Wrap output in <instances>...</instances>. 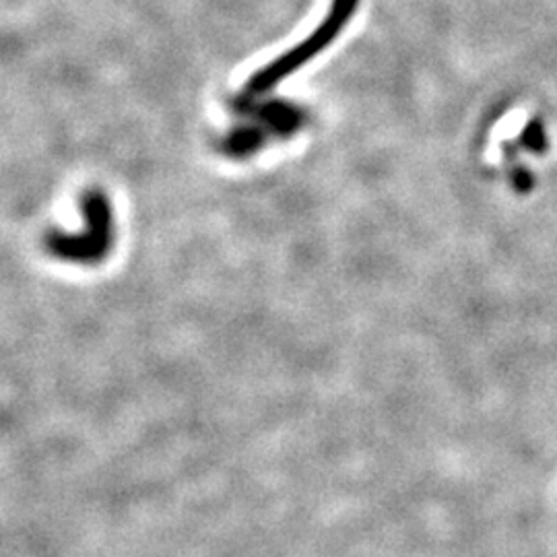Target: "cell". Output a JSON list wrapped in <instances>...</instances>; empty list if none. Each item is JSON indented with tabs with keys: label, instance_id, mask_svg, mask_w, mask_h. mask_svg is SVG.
<instances>
[{
	"label": "cell",
	"instance_id": "2",
	"mask_svg": "<svg viewBox=\"0 0 557 557\" xmlns=\"http://www.w3.org/2000/svg\"><path fill=\"white\" fill-rule=\"evenodd\" d=\"M83 211L87 227L85 234L79 236H64L57 234L52 238V250L60 257L69 259H96L106 250V244L110 242V225H112V213L110 205L100 193H89L83 199Z\"/></svg>",
	"mask_w": 557,
	"mask_h": 557
},
{
	"label": "cell",
	"instance_id": "1",
	"mask_svg": "<svg viewBox=\"0 0 557 557\" xmlns=\"http://www.w3.org/2000/svg\"><path fill=\"white\" fill-rule=\"evenodd\" d=\"M359 0H333L329 15L320 23L319 27L294 48H289L285 54L271 60L267 66H262L259 73H255L246 91L250 96H262L277 87L281 81L294 75L304 64L317 59L333 41L337 40L341 32L347 27L351 15L358 11Z\"/></svg>",
	"mask_w": 557,
	"mask_h": 557
}]
</instances>
